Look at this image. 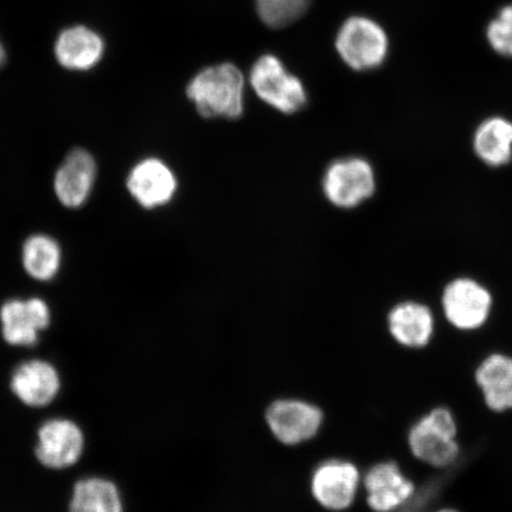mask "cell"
<instances>
[{
  "instance_id": "cb8c5ba5",
  "label": "cell",
  "mask_w": 512,
  "mask_h": 512,
  "mask_svg": "<svg viewBox=\"0 0 512 512\" xmlns=\"http://www.w3.org/2000/svg\"><path fill=\"white\" fill-rule=\"evenodd\" d=\"M439 512H456V511H452V510H443V511H439Z\"/></svg>"
},
{
  "instance_id": "44dd1931",
  "label": "cell",
  "mask_w": 512,
  "mask_h": 512,
  "mask_svg": "<svg viewBox=\"0 0 512 512\" xmlns=\"http://www.w3.org/2000/svg\"><path fill=\"white\" fill-rule=\"evenodd\" d=\"M261 21L272 29L297 22L309 10L311 0H255Z\"/></svg>"
},
{
  "instance_id": "7c38bea8",
  "label": "cell",
  "mask_w": 512,
  "mask_h": 512,
  "mask_svg": "<svg viewBox=\"0 0 512 512\" xmlns=\"http://www.w3.org/2000/svg\"><path fill=\"white\" fill-rule=\"evenodd\" d=\"M96 179V163L86 150L75 149L69 153L57 170L54 190L64 207L80 208L91 195Z\"/></svg>"
},
{
  "instance_id": "8992f818",
  "label": "cell",
  "mask_w": 512,
  "mask_h": 512,
  "mask_svg": "<svg viewBox=\"0 0 512 512\" xmlns=\"http://www.w3.org/2000/svg\"><path fill=\"white\" fill-rule=\"evenodd\" d=\"M491 306L490 292L470 278L454 279L443 294L445 316L458 329L480 328L488 319Z\"/></svg>"
},
{
  "instance_id": "4fadbf2b",
  "label": "cell",
  "mask_w": 512,
  "mask_h": 512,
  "mask_svg": "<svg viewBox=\"0 0 512 512\" xmlns=\"http://www.w3.org/2000/svg\"><path fill=\"white\" fill-rule=\"evenodd\" d=\"M368 504L376 512L400 509L415 494V486L393 462L377 464L364 479Z\"/></svg>"
},
{
  "instance_id": "5b68a950",
  "label": "cell",
  "mask_w": 512,
  "mask_h": 512,
  "mask_svg": "<svg viewBox=\"0 0 512 512\" xmlns=\"http://www.w3.org/2000/svg\"><path fill=\"white\" fill-rule=\"evenodd\" d=\"M456 433L452 414L446 408H437L412 428L409 445L416 458L445 469L456 463L458 457Z\"/></svg>"
},
{
  "instance_id": "30bf717a",
  "label": "cell",
  "mask_w": 512,
  "mask_h": 512,
  "mask_svg": "<svg viewBox=\"0 0 512 512\" xmlns=\"http://www.w3.org/2000/svg\"><path fill=\"white\" fill-rule=\"evenodd\" d=\"M83 444L82 431L73 421L49 420L38 431L36 456L49 469H66L78 462Z\"/></svg>"
},
{
  "instance_id": "8fae6325",
  "label": "cell",
  "mask_w": 512,
  "mask_h": 512,
  "mask_svg": "<svg viewBox=\"0 0 512 512\" xmlns=\"http://www.w3.org/2000/svg\"><path fill=\"white\" fill-rule=\"evenodd\" d=\"M5 341L17 347H32L50 323V311L40 298L11 299L0 309Z\"/></svg>"
},
{
  "instance_id": "7402d4cb",
  "label": "cell",
  "mask_w": 512,
  "mask_h": 512,
  "mask_svg": "<svg viewBox=\"0 0 512 512\" xmlns=\"http://www.w3.org/2000/svg\"><path fill=\"white\" fill-rule=\"evenodd\" d=\"M486 38L497 54L512 57V4L504 6L486 29Z\"/></svg>"
},
{
  "instance_id": "9a60e30c",
  "label": "cell",
  "mask_w": 512,
  "mask_h": 512,
  "mask_svg": "<svg viewBox=\"0 0 512 512\" xmlns=\"http://www.w3.org/2000/svg\"><path fill=\"white\" fill-rule=\"evenodd\" d=\"M434 319L426 305L406 302L389 313V330L393 337L409 348H421L430 342Z\"/></svg>"
},
{
  "instance_id": "5bb4252c",
  "label": "cell",
  "mask_w": 512,
  "mask_h": 512,
  "mask_svg": "<svg viewBox=\"0 0 512 512\" xmlns=\"http://www.w3.org/2000/svg\"><path fill=\"white\" fill-rule=\"evenodd\" d=\"M11 389L25 405L43 407L59 393L60 377L46 361L24 362L12 375Z\"/></svg>"
},
{
  "instance_id": "52a82bcc",
  "label": "cell",
  "mask_w": 512,
  "mask_h": 512,
  "mask_svg": "<svg viewBox=\"0 0 512 512\" xmlns=\"http://www.w3.org/2000/svg\"><path fill=\"white\" fill-rule=\"evenodd\" d=\"M126 185L134 200L145 209L166 206L178 190L175 172L158 158H147L134 165Z\"/></svg>"
},
{
  "instance_id": "2e32d148",
  "label": "cell",
  "mask_w": 512,
  "mask_h": 512,
  "mask_svg": "<svg viewBox=\"0 0 512 512\" xmlns=\"http://www.w3.org/2000/svg\"><path fill=\"white\" fill-rule=\"evenodd\" d=\"M55 53L61 66L70 70H88L104 53V43L92 30L75 27L63 31L56 42Z\"/></svg>"
},
{
  "instance_id": "9c48e42d",
  "label": "cell",
  "mask_w": 512,
  "mask_h": 512,
  "mask_svg": "<svg viewBox=\"0 0 512 512\" xmlns=\"http://www.w3.org/2000/svg\"><path fill=\"white\" fill-rule=\"evenodd\" d=\"M360 484V472L344 460H328L316 467L312 475V494L322 507L341 511L348 509Z\"/></svg>"
},
{
  "instance_id": "603a6c76",
  "label": "cell",
  "mask_w": 512,
  "mask_h": 512,
  "mask_svg": "<svg viewBox=\"0 0 512 512\" xmlns=\"http://www.w3.org/2000/svg\"><path fill=\"white\" fill-rule=\"evenodd\" d=\"M4 62H5V51L3 49L2 44H0V67L3 66Z\"/></svg>"
},
{
  "instance_id": "ffe728a7",
  "label": "cell",
  "mask_w": 512,
  "mask_h": 512,
  "mask_svg": "<svg viewBox=\"0 0 512 512\" xmlns=\"http://www.w3.org/2000/svg\"><path fill=\"white\" fill-rule=\"evenodd\" d=\"M59 243L48 235L30 236L23 246L22 260L31 278L40 281L54 279L61 267Z\"/></svg>"
},
{
  "instance_id": "ba28073f",
  "label": "cell",
  "mask_w": 512,
  "mask_h": 512,
  "mask_svg": "<svg viewBox=\"0 0 512 512\" xmlns=\"http://www.w3.org/2000/svg\"><path fill=\"white\" fill-rule=\"evenodd\" d=\"M267 422L275 438L286 445H297L317 434L323 413L302 400H279L268 408Z\"/></svg>"
},
{
  "instance_id": "3957f363",
  "label": "cell",
  "mask_w": 512,
  "mask_h": 512,
  "mask_svg": "<svg viewBox=\"0 0 512 512\" xmlns=\"http://www.w3.org/2000/svg\"><path fill=\"white\" fill-rule=\"evenodd\" d=\"M336 49L351 69L364 72L387 59L389 38L379 23L367 17H351L338 31Z\"/></svg>"
},
{
  "instance_id": "7a4b0ae2",
  "label": "cell",
  "mask_w": 512,
  "mask_h": 512,
  "mask_svg": "<svg viewBox=\"0 0 512 512\" xmlns=\"http://www.w3.org/2000/svg\"><path fill=\"white\" fill-rule=\"evenodd\" d=\"M249 83L266 105L280 113L294 114L306 105L303 82L288 72L277 56H261L249 74Z\"/></svg>"
},
{
  "instance_id": "d6986e66",
  "label": "cell",
  "mask_w": 512,
  "mask_h": 512,
  "mask_svg": "<svg viewBox=\"0 0 512 512\" xmlns=\"http://www.w3.org/2000/svg\"><path fill=\"white\" fill-rule=\"evenodd\" d=\"M69 512H123V502L110 480L87 478L75 484Z\"/></svg>"
},
{
  "instance_id": "277c9868",
  "label": "cell",
  "mask_w": 512,
  "mask_h": 512,
  "mask_svg": "<svg viewBox=\"0 0 512 512\" xmlns=\"http://www.w3.org/2000/svg\"><path fill=\"white\" fill-rule=\"evenodd\" d=\"M376 178L373 166L361 157L335 160L323 177V192L331 204L341 209H354L373 197Z\"/></svg>"
},
{
  "instance_id": "6da1fadb",
  "label": "cell",
  "mask_w": 512,
  "mask_h": 512,
  "mask_svg": "<svg viewBox=\"0 0 512 512\" xmlns=\"http://www.w3.org/2000/svg\"><path fill=\"white\" fill-rule=\"evenodd\" d=\"M187 95L203 118L238 119L245 110V78L234 64H217L189 82Z\"/></svg>"
},
{
  "instance_id": "ac0fdd59",
  "label": "cell",
  "mask_w": 512,
  "mask_h": 512,
  "mask_svg": "<svg viewBox=\"0 0 512 512\" xmlns=\"http://www.w3.org/2000/svg\"><path fill=\"white\" fill-rule=\"evenodd\" d=\"M476 380L492 411L512 408V358L504 355L486 358L477 370Z\"/></svg>"
},
{
  "instance_id": "e0dca14e",
  "label": "cell",
  "mask_w": 512,
  "mask_h": 512,
  "mask_svg": "<svg viewBox=\"0 0 512 512\" xmlns=\"http://www.w3.org/2000/svg\"><path fill=\"white\" fill-rule=\"evenodd\" d=\"M477 157L492 168L507 165L512 159V121L491 117L477 127L473 138Z\"/></svg>"
}]
</instances>
